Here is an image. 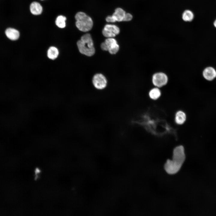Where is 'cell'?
<instances>
[{"label": "cell", "instance_id": "cell-1", "mask_svg": "<svg viewBox=\"0 0 216 216\" xmlns=\"http://www.w3.org/2000/svg\"><path fill=\"white\" fill-rule=\"evenodd\" d=\"M185 159L183 146H177L173 150L172 160L168 159L164 164L165 171L169 174L176 173L181 169Z\"/></svg>", "mask_w": 216, "mask_h": 216}, {"label": "cell", "instance_id": "cell-2", "mask_svg": "<svg viewBox=\"0 0 216 216\" xmlns=\"http://www.w3.org/2000/svg\"><path fill=\"white\" fill-rule=\"evenodd\" d=\"M77 45L79 51L82 54L91 56L95 53L93 41L89 34L82 35L80 39L77 42Z\"/></svg>", "mask_w": 216, "mask_h": 216}, {"label": "cell", "instance_id": "cell-3", "mask_svg": "<svg viewBox=\"0 0 216 216\" xmlns=\"http://www.w3.org/2000/svg\"><path fill=\"white\" fill-rule=\"evenodd\" d=\"M76 26L78 29L83 32L90 30L93 26V20L90 16L82 12H77L75 15Z\"/></svg>", "mask_w": 216, "mask_h": 216}, {"label": "cell", "instance_id": "cell-4", "mask_svg": "<svg viewBox=\"0 0 216 216\" xmlns=\"http://www.w3.org/2000/svg\"><path fill=\"white\" fill-rule=\"evenodd\" d=\"M103 50L107 51L112 54H116L118 51L119 46L116 40L113 38H108L101 44Z\"/></svg>", "mask_w": 216, "mask_h": 216}, {"label": "cell", "instance_id": "cell-5", "mask_svg": "<svg viewBox=\"0 0 216 216\" xmlns=\"http://www.w3.org/2000/svg\"><path fill=\"white\" fill-rule=\"evenodd\" d=\"M168 78L166 75L163 72L154 74L152 77V82L157 87H160L165 85L167 83Z\"/></svg>", "mask_w": 216, "mask_h": 216}, {"label": "cell", "instance_id": "cell-6", "mask_svg": "<svg viewBox=\"0 0 216 216\" xmlns=\"http://www.w3.org/2000/svg\"><path fill=\"white\" fill-rule=\"evenodd\" d=\"M119 28L116 25L108 24L104 27L103 30V35L108 38H113L120 32Z\"/></svg>", "mask_w": 216, "mask_h": 216}, {"label": "cell", "instance_id": "cell-7", "mask_svg": "<svg viewBox=\"0 0 216 216\" xmlns=\"http://www.w3.org/2000/svg\"><path fill=\"white\" fill-rule=\"evenodd\" d=\"M126 13L122 9L117 8L112 16H109L106 17V20L107 22H110L123 21Z\"/></svg>", "mask_w": 216, "mask_h": 216}, {"label": "cell", "instance_id": "cell-8", "mask_svg": "<svg viewBox=\"0 0 216 216\" xmlns=\"http://www.w3.org/2000/svg\"><path fill=\"white\" fill-rule=\"evenodd\" d=\"M92 82L96 88L101 90L106 87L107 81L106 77L103 75L101 74H97L94 76Z\"/></svg>", "mask_w": 216, "mask_h": 216}, {"label": "cell", "instance_id": "cell-9", "mask_svg": "<svg viewBox=\"0 0 216 216\" xmlns=\"http://www.w3.org/2000/svg\"><path fill=\"white\" fill-rule=\"evenodd\" d=\"M202 75L205 79L211 81L216 77V71L212 67H208L203 70Z\"/></svg>", "mask_w": 216, "mask_h": 216}, {"label": "cell", "instance_id": "cell-10", "mask_svg": "<svg viewBox=\"0 0 216 216\" xmlns=\"http://www.w3.org/2000/svg\"><path fill=\"white\" fill-rule=\"evenodd\" d=\"M5 33L7 37L10 39L15 40H17L20 37V33L17 30L11 28H7Z\"/></svg>", "mask_w": 216, "mask_h": 216}, {"label": "cell", "instance_id": "cell-11", "mask_svg": "<svg viewBox=\"0 0 216 216\" xmlns=\"http://www.w3.org/2000/svg\"><path fill=\"white\" fill-rule=\"evenodd\" d=\"M30 9L32 14L34 15H38L42 13L43 8L39 3L37 2H34L31 4Z\"/></svg>", "mask_w": 216, "mask_h": 216}, {"label": "cell", "instance_id": "cell-12", "mask_svg": "<svg viewBox=\"0 0 216 216\" xmlns=\"http://www.w3.org/2000/svg\"><path fill=\"white\" fill-rule=\"evenodd\" d=\"M58 49L54 46L50 47L47 51V56L49 58L52 60L56 59L58 57Z\"/></svg>", "mask_w": 216, "mask_h": 216}, {"label": "cell", "instance_id": "cell-13", "mask_svg": "<svg viewBox=\"0 0 216 216\" xmlns=\"http://www.w3.org/2000/svg\"><path fill=\"white\" fill-rule=\"evenodd\" d=\"M186 119V115L183 111H179L176 114L175 121L177 124H182L184 123Z\"/></svg>", "mask_w": 216, "mask_h": 216}, {"label": "cell", "instance_id": "cell-14", "mask_svg": "<svg viewBox=\"0 0 216 216\" xmlns=\"http://www.w3.org/2000/svg\"><path fill=\"white\" fill-rule=\"evenodd\" d=\"M66 17L63 15H60L58 16L55 20L56 25L60 28H64L66 26L65 21Z\"/></svg>", "mask_w": 216, "mask_h": 216}, {"label": "cell", "instance_id": "cell-15", "mask_svg": "<svg viewBox=\"0 0 216 216\" xmlns=\"http://www.w3.org/2000/svg\"><path fill=\"white\" fill-rule=\"evenodd\" d=\"M149 94L151 98L153 100H156L160 96L161 92L158 87L154 88L150 91Z\"/></svg>", "mask_w": 216, "mask_h": 216}, {"label": "cell", "instance_id": "cell-16", "mask_svg": "<svg viewBox=\"0 0 216 216\" xmlns=\"http://www.w3.org/2000/svg\"><path fill=\"white\" fill-rule=\"evenodd\" d=\"M194 17V14L191 11L189 10H185L182 14V19L185 21H191Z\"/></svg>", "mask_w": 216, "mask_h": 216}, {"label": "cell", "instance_id": "cell-17", "mask_svg": "<svg viewBox=\"0 0 216 216\" xmlns=\"http://www.w3.org/2000/svg\"><path fill=\"white\" fill-rule=\"evenodd\" d=\"M132 16L131 14L129 13H126L123 21H130L132 19Z\"/></svg>", "mask_w": 216, "mask_h": 216}, {"label": "cell", "instance_id": "cell-18", "mask_svg": "<svg viewBox=\"0 0 216 216\" xmlns=\"http://www.w3.org/2000/svg\"><path fill=\"white\" fill-rule=\"evenodd\" d=\"M214 27L216 28V19L214 22Z\"/></svg>", "mask_w": 216, "mask_h": 216}, {"label": "cell", "instance_id": "cell-19", "mask_svg": "<svg viewBox=\"0 0 216 216\" xmlns=\"http://www.w3.org/2000/svg\"></svg>", "mask_w": 216, "mask_h": 216}]
</instances>
